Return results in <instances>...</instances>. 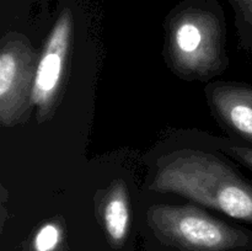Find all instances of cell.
<instances>
[{"label": "cell", "instance_id": "obj_6", "mask_svg": "<svg viewBox=\"0 0 252 251\" xmlns=\"http://www.w3.org/2000/svg\"><path fill=\"white\" fill-rule=\"evenodd\" d=\"M211 101L219 117L240 137L252 143V86L213 85Z\"/></svg>", "mask_w": 252, "mask_h": 251}, {"label": "cell", "instance_id": "obj_2", "mask_svg": "<svg viewBox=\"0 0 252 251\" xmlns=\"http://www.w3.org/2000/svg\"><path fill=\"white\" fill-rule=\"evenodd\" d=\"M148 224L160 241L181 251L252 250V231L229 225L192 206H154Z\"/></svg>", "mask_w": 252, "mask_h": 251}, {"label": "cell", "instance_id": "obj_11", "mask_svg": "<svg viewBox=\"0 0 252 251\" xmlns=\"http://www.w3.org/2000/svg\"><path fill=\"white\" fill-rule=\"evenodd\" d=\"M59 251H62V250H59Z\"/></svg>", "mask_w": 252, "mask_h": 251}, {"label": "cell", "instance_id": "obj_7", "mask_svg": "<svg viewBox=\"0 0 252 251\" xmlns=\"http://www.w3.org/2000/svg\"><path fill=\"white\" fill-rule=\"evenodd\" d=\"M102 224L108 243L115 249L125 245L129 234L130 207L127 186L123 180H116L103 199Z\"/></svg>", "mask_w": 252, "mask_h": 251}, {"label": "cell", "instance_id": "obj_3", "mask_svg": "<svg viewBox=\"0 0 252 251\" xmlns=\"http://www.w3.org/2000/svg\"><path fill=\"white\" fill-rule=\"evenodd\" d=\"M169 53L176 70L189 78H209L224 68L223 30L212 12L189 9L171 21Z\"/></svg>", "mask_w": 252, "mask_h": 251}, {"label": "cell", "instance_id": "obj_4", "mask_svg": "<svg viewBox=\"0 0 252 251\" xmlns=\"http://www.w3.org/2000/svg\"><path fill=\"white\" fill-rule=\"evenodd\" d=\"M36 54L30 42L17 33L7 34L0 52V122L14 127L33 107Z\"/></svg>", "mask_w": 252, "mask_h": 251}, {"label": "cell", "instance_id": "obj_8", "mask_svg": "<svg viewBox=\"0 0 252 251\" xmlns=\"http://www.w3.org/2000/svg\"><path fill=\"white\" fill-rule=\"evenodd\" d=\"M63 228L58 221H47L34 234L32 239V251H59Z\"/></svg>", "mask_w": 252, "mask_h": 251}, {"label": "cell", "instance_id": "obj_10", "mask_svg": "<svg viewBox=\"0 0 252 251\" xmlns=\"http://www.w3.org/2000/svg\"><path fill=\"white\" fill-rule=\"evenodd\" d=\"M244 19L252 26V0H235Z\"/></svg>", "mask_w": 252, "mask_h": 251}, {"label": "cell", "instance_id": "obj_5", "mask_svg": "<svg viewBox=\"0 0 252 251\" xmlns=\"http://www.w3.org/2000/svg\"><path fill=\"white\" fill-rule=\"evenodd\" d=\"M73 36V16L65 9L54 24L38 59L32 98L37 121L44 122L53 113L65 74Z\"/></svg>", "mask_w": 252, "mask_h": 251}, {"label": "cell", "instance_id": "obj_1", "mask_svg": "<svg viewBox=\"0 0 252 251\" xmlns=\"http://www.w3.org/2000/svg\"><path fill=\"white\" fill-rule=\"evenodd\" d=\"M150 188L180 194L252 224V184L211 154L175 153L159 167Z\"/></svg>", "mask_w": 252, "mask_h": 251}, {"label": "cell", "instance_id": "obj_9", "mask_svg": "<svg viewBox=\"0 0 252 251\" xmlns=\"http://www.w3.org/2000/svg\"><path fill=\"white\" fill-rule=\"evenodd\" d=\"M229 153L233 155L234 157L243 162L244 165L252 170V148L248 147H238V145H231L229 148Z\"/></svg>", "mask_w": 252, "mask_h": 251}]
</instances>
